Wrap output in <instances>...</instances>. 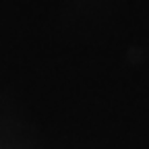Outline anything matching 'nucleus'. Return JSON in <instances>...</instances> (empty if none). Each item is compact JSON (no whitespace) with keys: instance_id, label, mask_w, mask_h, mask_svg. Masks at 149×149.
Masks as SVG:
<instances>
[]
</instances>
